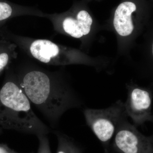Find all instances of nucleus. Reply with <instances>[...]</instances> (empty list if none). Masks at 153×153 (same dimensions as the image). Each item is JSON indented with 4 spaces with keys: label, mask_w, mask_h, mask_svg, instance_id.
<instances>
[{
    "label": "nucleus",
    "mask_w": 153,
    "mask_h": 153,
    "mask_svg": "<svg viewBox=\"0 0 153 153\" xmlns=\"http://www.w3.org/2000/svg\"><path fill=\"white\" fill-rule=\"evenodd\" d=\"M13 68L23 92L52 127L68 110L82 106L79 95L58 71H49L29 60Z\"/></svg>",
    "instance_id": "1"
},
{
    "label": "nucleus",
    "mask_w": 153,
    "mask_h": 153,
    "mask_svg": "<svg viewBox=\"0 0 153 153\" xmlns=\"http://www.w3.org/2000/svg\"><path fill=\"white\" fill-rule=\"evenodd\" d=\"M0 128L33 134L37 137L52 131L34 113L31 102L19 85L13 67L9 68L0 89Z\"/></svg>",
    "instance_id": "2"
},
{
    "label": "nucleus",
    "mask_w": 153,
    "mask_h": 153,
    "mask_svg": "<svg viewBox=\"0 0 153 153\" xmlns=\"http://www.w3.org/2000/svg\"><path fill=\"white\" fill-rule=\"evenodd\" d=\"M1 35L16 44L28 56L41 63L54 66L85 63L83 55L78 50L50 40L19 36L7 30Z\"/></svg>",
    "instance_id": "3"
},
{
    "label": "nucleus",
    "mask_w": 153,
    "mask_h": 153,
    "mask_svg": "<svg viewBox=\"0 0 153 153\" xmlns=\"http://www.w3.org/2000/svg\"><path fill=\"white\" fill-rule=\"evenodd\" d=\"M123 103L119 100L106 108H87L83 110L88 126L105 146H108L110 142L121 122L128 117Z\"/></svg>",
    "instance_id": "4"
},
{
    "label": "nucleus",
    "mask_w": 153,
    "mask_h": 153,
    "mask_svg": "<svg viewBox=\"0 0 153 153\" xmlns=\"http://www.w3.org/2000/svg\"><path fill=\"white\" fill-rule=\"evenodd\" d=\"M127 118L121 122L114 136L116 150L119 153H153L152 136L140 132Z\"/></svg>",
    "instance_id": "5"
},
{
    "label": "nucleus",
    "mask_w": 153,
    "mask_h": 153,
    "mask_svg": "<svg viewBox=\"0 0 153 153\" xmlns=\"http://www.w3.org/2000/svg\"><path fill=\"white\" fill-rule=\"evenodd\" d=\"M45 18L51 21L56 31L77 39L88 35L93 24L87 11L75 8L65 13H46Z\"/></svg>",
    "instance_id": "6"
},
{
    "label": "nucleus",
    "mask_w": 153,
    "mask_h": 153,
    "mask_svg": "<svg viewBox=\"0 0 153 153\" xmlns=\"http://www.w3.org/2000/svg\"><path fill=\"white\" fill-rule=\"evenodd\" d=\"M127 98L124 102L126 114L137 127L146 122H152L153 94L149 89L135 85L127 87Z\"/></svg>",
    "instance_id": "7"
},
{
    "label": "nucleus",
    "mask_w": 153,
    "mask_h": 153,
    "mask_svg": "<svg viewBox=\"0 0 153 153\" xmlns=\"http://www.w3.org/2000/svg\"><path fill=\"white\" fill-rule=\"evenodd\" d=\"M136 10V5L131 1L124 2L118 6L115 11L113 25L120 36L127 37L133 32L134 26L132 15Z\"/></svg>",
    "instance_id": "8"
},
{
    "label": "nucleus",
    "mask_w": 153,
    "mask_h": 153,
    "mask_svg": "<svg viewBox=\"0 0 153 153\" xmlns=\"http://www.w3.org/2000/svg\"><path fill=\"white\" fill-rule=\"evenodd\" d=\"M45 14L36 7L20 5L7 0H0V27L15 17L30 16L45 18Z\"/></svg>",
    "instance_id": "9"
},
{
    "label": "nucleus",
    "mask_w": 153,
    "mask_h": 153,
    "mask_svg": "<svg viewBox=\"0 0 153 153\" xmlns=\"http://www.w3.org/2000/svg\"><path fill=\"white\" fill-rule=\"evenodd\" d=\"M16 44L0 35V73L17 58Z\"/></svg>",
    "instance_id": "10"
},
{
    "label": "nucleus",
    "mask_w": 153,
    "mask_h": 153,
    "mask_svg": "<svg viewBox=\"0 0 153 153\" xmlns=\"http://www.w3.org/2000/svg\"><path fill=\"white\" fill-rule=\"evenodd\" d=\"M53 133L58 140L57 153H82L81 149L71 137L57 131Z\"/></svg>",
    "instance_id": "11"
},
{
    "label": "nucleus",
    "mask_w": 153,
    "mask_h": 153,
    "mask_svg": "<svg viewBox=\"0 0 153 153\" xmlns=\"http://www.w3.org/2000/svg\"><path fill=\"white\" fill-rule=\"evenodd\" d=\"M37 137L39 141L38 153H52L49 146V140L47 135H40Z\"/></svg>",
    "instance_id": "12"
},
{
    "label": "nucleus",
    "mask_w": 153,
    "mask_h": 153,
    "mask_svg": "<svg viewBox=\"0 0 153 153\" xmlns=\"http://www.w3.org/2000/svg\"><path fill=\"white\" fill-rule=\"evenodd\" d=\"M0 153H17L5 145L0 144Z\"/></svg>",
    "instance_id": "13"
}]
</instances>
